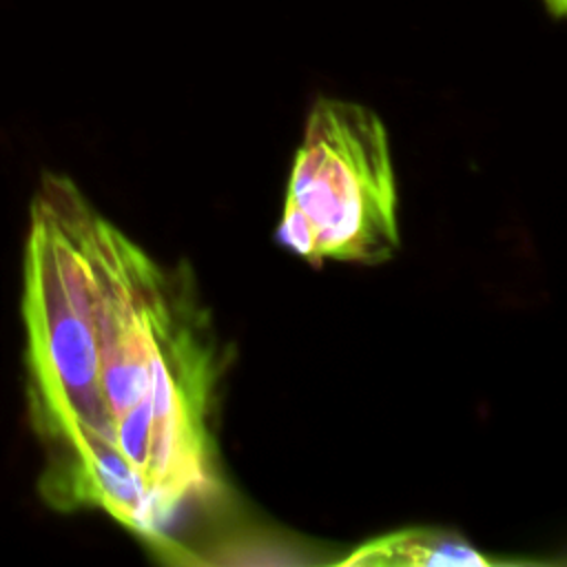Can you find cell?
<instances>
[{
  "mask_svg": "<svg viewBox=\"0 0 567 567\" xmlns=\"http://www.w3.org/2000/svg\"><path fill=\"white\" fill-rule=\"evenodd\" d=\"M22 317L51 507L104 512L164 551L182 514L230 503L226 352L188 266L151 259L80 193L27 239Z\"/></svg>",
  "mask_w": 567,
  "mask_h": 567,
  "instance_id": "obj_1",
  "label": "cell"
},
{
  "mask_svg": "<svg viewBox=\"0 0 567 567\" xmlns=\"http://www.w3.org/2000/svg\"><path fill=\"white\" fill-rule=\"evenodd\" d=\"M277 241L312 266L392 259L401 244L396 173L385 124L372 109L315 100L290 168Z\"/></svg>",
  "mask_w": 567,
  "mask_h": 567,
  "instance_id": "obj_2",
  "label": "cell"
},
{
  "mask_svg": "<svg viewBox=\"0 0 567 567\" xmlns=\"http://www.w3.org/2000/svg\"><path fill=\"white\" fill-rule=\"evenodd\" d=\"M503 560L478 551L461 534L443 527H403L374 536L337 565H381V567H421V565H498Z\"/></svg>",
  "mask_w": 567,
  "mask_h": 567,
  "instance_id": "obj_3",
  "label": "cell"
},
{
  "mask_svg": "<svg viewBox=\"0 0 567 567\" xmlns=\"http://www.w3.org/2000/svg\"><path fill=\"white\" fill-rule=\"evenodd\" d=\"M547 11L556 18H567V0H543Z\"/></svg>",
  "mask_w": 567,
  "mask_h": 567,
  "instance_id": "obj_4",
  "label": "cell"
}]
</instances>
